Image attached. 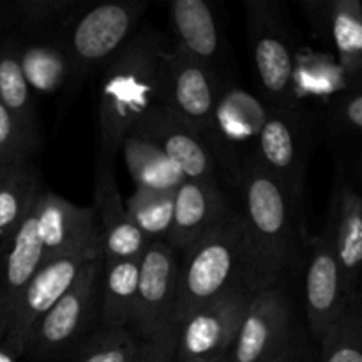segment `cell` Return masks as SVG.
<instances>
[{"label":"cell","mask_w":362,"mask_h":362,"mask_svg":"<svg viewBox=\"0 0 362 362\" xmlns=\"http://www.w3.org/2000/svg\"><path fill=\"white\" fill-rule=\"evenodd\" d=\"M0 103L13 115L27 140L37 147L34 94L21 71L16 42H7L0 48Z\"/></svg>","instance_id":"27"},{"label":"cell","mask_w":362,"mask_h":362,"mask_svg":"<svg viewBox=\"0 0 362 362\" xmlns=\"http://www.w3.org/2000/svg\"><path fill=\"white\" fill-rule=\"evenodd\" d=\"M110 156L99 154L95 172L94 214L99 230V246L105 262L140 260L148 243L127 218L124 200L117 187Z\"/></svg>","instance_id":"16"},{"label":"cell","mask_w":362,"mask_h":362,"mask_svg":"<svg viewBox=\"0 0 362 362\" xmlns=\"http://www.w3.org/2000/svg\"><path fill=\"white\" fill-rule=\"evenodd\" d=\"M331 243L341 271L349 306L361 304L359 276L362 262V200L357 187L339 175L332 187L327 228L322 233Z\"/></svg>","instance_id":"15"},{"label":"cell","mask_w":362,"mask_h":362,"mask_svg":"<svg viewBox=\"0 0 362 362\" xmlns=\"http://www.w3.org/2000/svg\"><path fill=\"white\" fill-rule=\"evenodd\" d=\"M133 362H177V350H175V331L166 329L161 334L140 341L136 357Z\"/></svg>","instance_id":"34"},{"label":"cell","mask_w":362,"mask_h":362,"mask_svg":"<svg viewBox=\"0 0 362 362\" xmlns=\"http://www.w3.org/2000/svg\"><path fill=\"white\" fill-rule=\"evenodd\" d=\"M140 260L105 262L99 286V327H129L136 303Z\"/></svg>","instance_id":"26"},{"label":"cell","mask_w":362,"mask_h":362,"mask_svg":"<svg viewBox=\"0 0 362 362\" xmlns=\"http://www.w3.org/2000/svg\"><path fill=\"white\" fill-rule=\"evenodd\" d=\"M292 343V308L279 285L251 293L226 362H265Z\"/></svg>","instance_id":"12"},{"label":"cell","mask_w":362,"mask_h":362,"mask_svg":"<svg viewBox=\"0 0 362 362\" xmlns=\"http://www.w3.org/2000/svg\"><path fill=\"white\" fill-rule=\"evenodd\" d=\"M251 293L237 288L187 315L175 331L177 362L226 359Z\"/></svg>","instance_id":"9"},{"label":"cell","mask_w":362,"mask_h":362,"mask_svg":"<svg viewBox=\"0 0 362 362\" xmlns=\"http://www.w3.org/2000/svg\"><path fill=\"white\" fill-rule=\"evenodd\" d=\"M2 247H4V244H0V255H2Z\"/></svg>","instance_id":"37"},{"label":"cell","mask_w":362,"mask_h":362,"mask_svg":"<svg viewBox=\"0 0 362 362\" xmlns=\"http://www.w3.org/2000/svg\"><path fill=\"white\" fill-rule=\"evenodd\" d=\"M253 156L285 187L297 205L303 204L310 156V134L304 112L269 108Z\"/></svg>","instance_id":"10"},{"label":"cell","mask_w":362,"mask_h":362,"mask_svg":"<svg viewBox=\"0 0 362 362\" xmlns=\"http://www.w3.org/2000/svg\"><path fill=\"white\" fill-rule=\"evenodd\" d=\"M16 48L21 71L32 94H55L71 81L69 59L55 35L16 42Z\"/></svg>","instance_id":"24"},{"label":"cell","mask_w":362,"mask_h":362,"mask_svg":"<svg viewBox=\"0 0 362 362\" xmlns=\"http://www.w3.org/2000/svg\"><path fill=\"white\" fill-rule=\"evenodd\" d=\"M124 163L133 179L134 187L148 191H177L184 175L175 163L145 136L129 133L120 141Z\"/></svg>","instance_id":"23"},{"label":"cell","mask_w":362,"mask_h":362,"mask_svg":"<svg viewBox=\"0 0 362 362\" xmlns=\"http://www.w3.org/2000/svg\"><path fill=\"white\" fill-rule=\"evenodd\" d=\"M320 345L322 354L317 362H362L361 304L346 308Z\"/></svg>","instance_id":"31"},{"label":"cell","mask_w":362,"mask_h":362,"mask_svg":"<svg viewBox=\"0 0 362 362\" xmlns=\"http://www.w3.org/2000/svg\"><path fill=\"white\" fill-rule=\"evenodd\" d=\"M0 362H18V359L0 346Z\"/></svg>","instance_id":"36"},{"label":"cell","mask_w":362,"mask_h":362,"mask_svg":"<svg viewBox=\"0 0 362 362\" xmlns=\"http://www.w3.org/2000/svg\"><path fill=\"white\" fill-rule=\"evenodd\" d=\"M235 207L219 182L184 180L173 198V218L165 243L177 255L189 250L233 214Z\"/></svg>","instance_id":"17"},{"label":"cell","mask_w":362,"mask_h":362,"mask_svg":"<svg viewBox=\"0 0 362 362\" xmlns=\"http://www.w3.org/2000/svg\"><path fill=\"white\" fill-rule=\"evenodd\" d=\"M98 255H103L101 247H88L42 262L18 299L0 346L21 359L28 329L73 286L85 264Z\"/></svg>","instance_id":"8"},{"label":"cell","mask_w":362,"mask_h":362,"mask_svg":"<svg viewBox=\"0 0 362 362\" xmlns=\"http://www.w3.org/2000/svg\"><path fill=\"white\" fill-rule=\"evenodd\" d=\"M41 264V247L35 235L34 207H32L13 237L4 243L2 255H0V343L6 336L11 315L21 292Z\"/></svg>","instance_id":"21"},{"label":"cell","mask_w":362,"mask_h":362,"mask_svg":"<svg viewBox=\"0 0 362 362\" xmlns=\"http://www.w3.org/2000/svg\"><path fill=\"white\" fill-rule=\"evenodd\" d=\"M223 81L177 46L165 49V108L193 129L209 147L216 98ZM211 151V148H209Z\"/></svg>","instance_id":"11"},{"label":"cell","mask_w":362,"mask_h":362,"mask_svg":"<svg viewBox=\"0 0 362 362\" xmlns=\"http://www.w3.org/2000/svg\"><path fill=\"white\" fill-rule=\"evenodd\" d=\"M179 258L166 243H151L140 257L136 303L129 331L147 341L173 327Z\"/></svg>","instance_id":"13"},{"label":"cell","mask_w":362,"mask_h":362,"mask_svg":"<svg viewBox=\"0 0 362 362\" xmlns=\"http://www.w3.org/2000/svg\"><path fill=\"white\" fill-rule=\"evenodd\" d=\"M317 30L329 39L336 60L352 85L361 83L362 71V7L359 0L303 2Z\"/></svg>","instance_id":"20"},{"label":"cell","mask_w":362,"mask_h":362,"mask_svg":"<svg viewBox=\"0 0 362 362\" xmlns=\"http://www.w3.org/2000/svg\"><path fill=\"white\" fill-rule=\"evenodd\" d=\"M265 362H315V361L308 350H304L303 346L296 345V343H290V345H286L281 352H278L274 357H271V359Z\"/></svg>","instance_id":"35"},{"label":"cell","mask_w":362,"mask_h":362,"mask_svg":"<svg viewBox=\"0 0 362 362\" xmlns=\"http://www.w3.org/2000/svg\"><path fill=\"white\" fill-rule=\"evenodd\" d=\"M237 189L239 209L250 255V292L279 285L296 258L297 207L285 187L257 161L255 156L240 165Z\"/></svg>","instance_id":"2"},{"label":"cell","mask_w":362,"mask_h":362,"mask_svg":"<svg viewBox=\"0 0 362 362\" xmlns=\"http://www.w3.org/2000/svg\"><path fill=\"white\" fill-rule=\"evenodd\" d=\"M170 18L179 39L177 48L216 73L223 60L225 37L211 4L205 0H173Z\"/></svg>","instance_id":"22"},{"label":"cell","mask_w":362,"mask_h":362,"mask_svg":"<svg viewBox=\"0 0 362 362\" xmlns=\"http://www.w3.org/2000/svg\"><path fill=\"white\" fill-rule=\"evenodd\" d=\"M247 35L255 74L264 99L274 110L304 112L296 98V49L278 4L271 0H246Z\"/></svg>","instance_id":"6"},{"label":"cell","mask_w":362,"mask_h":362,"mask_svg":"<svg viewBox=\"0 0 362 362\" xmlns=\"http://www.w3.org/2000/svg\"><path fill=\"white\" fill-rule=\"evenodd\" d=\"M177 258L173 327L194 310L232 290L246 288L250 292V255L239 209Z\"/></svg>","instance_id":"3"},{"label":"cell","mask_w":362,"mask_h":362,"mask_svg":"<svg viewBox=\"0 0 362 362\" xmlns=\"http://www.w3.org/2000/svg\"><path fill=\"white\" fill-rule=\"evenodd\" d=\"M214 362H226V359H219V361H214Z\"/></svg>","instance_id":"38"},{"label":"cell","mask_w":362,"mask_h":362,"mask_svg":"<svg viewBox=\"0 0 362 362\" xmlns=\"http://www.w3.org/2000/svg\"><path fill=\"white\" fill-rule=\"evenodd\" d=\"M80 6V0H18L11 16L32 37H52Z\"/></svg>","instance_id":"29"},{"label":"cell","mask_w":362,"mask_h":362,"mask_svg":"<svg viewBox=\"0 0 362 362\" xmlns=\"http://www.w3.org/2000/svg\"><path fill=\"white\" fill-rule=\"evenodd\" d=\"M175 191H148L134 187L133 194L124 202L127 218L148 243H165L173 218Z\"/></svg>","instance_id":"28"},{"label":"cell","mask_w":362,"mask_h":362,"mask_svg":"<svg viewBox=\"0 0 362 362\" xmlns=\"http://www.w3.org/2000/svg\"><path fill=\"white\" fill-rule=\"evenodd\" d=\"M315 362H317V361H315Z\"/></svg>","instance_id":"39"},{"label":"cell","mask_w":362,"mask_h":362,"mask_svg":"<svg viewBox=\"0 0 362 362\" xmlns=\"http://www.w3.org/2000/svg\"><path fill=\"white\" fill-rule=\"evenodd\" d=\"M81 7L83 4L55 34L69 59L71 81L74 83L105 66L131 41L147 4L129 0Z\"/></svg>","instance_id":"5"},{"label":"cell","mask_w":362,"mask_h":362,"mask_svg":"<svg viewBox=\"0 0 362 362\" xmlns=\"http://www.w3.org/2000/svg\"><path fill=\"white\" fill-rule=\"evenodd\" d=\"M35 235L42 262L76 250L99 246V230L90 207H80L53 191H41L34 204Z\"/></svg>","instance_id":"14"},{"label":"cell","mask_w":362,"mask_h":362,"mask_svg":"<svg viewBox=\"0 0 362 362\" xmlns=\"http://www.w3.org/2000/svg\"><path fill=\"white\" fill-rule=\"evenodd\" d=\"M131 133L154 141L175 163L186 180L219 182V168L205 141L166 108L154 110Z\"/></svg>","instance_id":"19"},{"label":"cell","mask_w":362,"mask_h":362,"mask_svg":"<svg viewBox=\"0 0 362 362\" xmlns=\"http://www.w3.org/2000/svg\"><path fill=\"white\" fill-rule=\"evenodd\" d=\"M165 46L140 32L101 67L99 134L101 152L113 158L120 141L154 110L165 108Z\"/></svg>","instance_id":"1"},{"label":"cell","mask_w":362,"mask_h":362,"mask_svg":"<svg viewBox=\"0 0 362 362\" xmlns=\"http://www.w3.org/2000/svg\"><path fill=\"white\" fill-rule=\"evenodd\" d=\"M349 308L341 271L331 243L325 235L313 237L306 269V315L318 341Z\"/></svg>","instance_id":"18"},{"label":"cell","mask_w":362,"mask_h":362,"mask_svg":"<svg viewBox=\"0 0 362 362\" xmlns=\"http://www.w3.org/2000/svg\"><path fill=\"white\" fill-rule=\"evenodd\" d=\"M140 341L127 327H98L73 354L71 362H133Z\"/></svg>","instance_id":"30"},{"label":"cell","mask_w":362,"mask_h":362,"mask_svg":"<svg viewBox=\"0 0 362 362\" xmlns=\"http://www.w3.org/2000/svg\"><path fill=\"white\" fill-rule=\"evenodd\" d=\"M103 264V255L85 264L73 286L28 329L21 357L32 362L73 357L81 343L99 327Z\"/></svg>","instance_id":"4"},{"label":"cell","mask_w":362,"mask_h":362,"mask_svg":"<svg viewBox=\"0 0 362 362\" xmlns=\"http://www.w3.org/2000/svg\"><path fill=\"white\" fill-rule=\"evenodd\" d=\"M331 129L339 136H359L362 131L361 85H350L331 105Z\"/></svg>","instance_id":"32"},{"label":"cell","mask_w":362,"mask_h":362,"mask_svg":"<svg viewBox=\"0 0 362 362\" xmlns=\"http://www.w3.org/2000/svg\"><path fill=\"white\" fill-rule=\"evenodd\" d=\"M35 148L37 147L27 140L13 115L0 103V166L28 161Z\"/></svg>","instance_id":"33"},{"label":"cell","mask_w":362,"mask_h":362,"mask_svg":"<svg viewBox=\"0 0 362 362\" xmlns=\"http://www.w3.org/2000/svg\"><path fill=\"white\" fill-rule=\"evenodd\" d=\"M269 106L239 85L221 83L212 115L209 148L218 168L237 186L240 165L255 154Z\"/></svg>","instance_id":"7"},{"label":"cell","mask_w":362,"mask_h":362,"mask_svg":"<svg viewBox=\"0 0 362 362\" xmlns=\"http://www.w3.org/2000/svg\"><path fill=\"white\" fill-rule=\"evenodd\" d=\"M41 191L39 170L32 159L0 166V244L13 237Z\"/></svg>","instance_id":"25"}]
</instances>
